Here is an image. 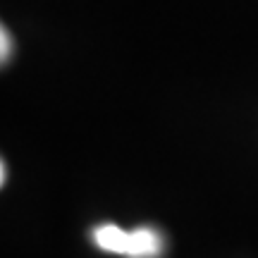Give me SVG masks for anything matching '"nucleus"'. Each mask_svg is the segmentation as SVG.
Instances as JSON below:
<instances>
[{
	"label": "nucleus",
	"instance_id": "f257e3e1",
	"mask_svg": "<svg viewBox=\"0 0 258 258\" xmlns=\"http://www.w3.org/2000/svg\"><path fill=\"white\" fill-rule=\"evenodd\" d=\"M93 241L98 244V249L127 258H156L163 251L160 234L148 227L124 232L117 225H101L93 232Z\"/></svg>",
	"mask_w": 258,
	"mask_h": 258
},
{
	"label": "nucleus",
	"instance_id": "f03ea898",
	"mask_svg": "<svg viewBox=\"0 0 258 258\" xmlns=\"http://www.w3.org/2000/svg\"><path fill=\"white\" fill-rule=\"evenodd\" d=\"M3 57H8V31H3Z\"/></svg>",
	"mask_w": 258,
	"mask_h": 258
}]
</instances>
